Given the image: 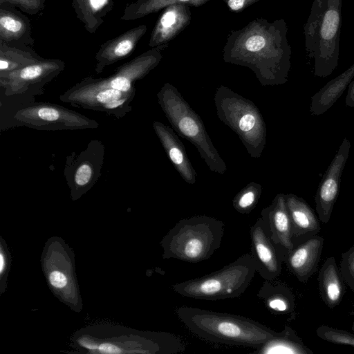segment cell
I'll list each match as a JSON object with an SVG mask.
<instances>
[{
    "mask_svg": "<svg viewBox=\"0 0 354 354\" xmlns=\"http://www.w3.org/2000/svg\"><path fill=\"white\" fill-rule=\"evenodd\" d=\"M283 19L269 21L256 18L227 37L223 50L225 63L247 67L262 86H276L288 81L291 48Z\"/></svg>",
    "mask_w": 354,
    "mask_h": 354,
    "instance_id": "obj_1",
    "label": "cell"
},
{
    "mask_svg": "<svg viewBox=\"0 0 354 354\" xmlns=\"http://www.w3.org/2000/svg\"><path fill=\"white\" fill-rule=\"evenodd\" d=\"M176 314L194 335L217 344L257 348L280 334L257 321L238 315L188 306L177 308Z\"/></svg>",
    "mask_w": 354,
    "mask_h": 354,
    "instance_id": "obj_2",
    "label": "cell"
},
{
    "mask_svg": "<svg viewBox=\"0 0 354 354\" xmlns=\"http://www.w3.org/2000/svg\"><path fill=\"white\" fill-rule=\"evenodd\" d=\"M342 0H314L304 26L305 50L316 77L329 76L338 65Z\"/></svg>",
    "mask_w": 354,
    "mask_h": 354,
    "instance_id": "obj_3",
    "label": "cell"
},
{
    "mask_svg": "<svg viewBox=\"0 0 354 354\" xmlns=\"http://www.w3.org/2000/svg\"><path fill=\"white\" fill-rule=\"evenodd\" d=\"M224 227L222 221L205 215L181 219L162 239V257L189 263L207 260L220 248Z\"/></svg>",
    "mask_w": 354,
    "mask_h": 354,
    "instance_id": "obj_4",
    "label": "cell"
},
{
    "mask_svg": "<svg viewBox=\"0 0 354 354\" xmlns=\"http://www.w3.org/2000/svg\"><path fill=\"white\" fill-rule=\"evenodd\" d=\"M158 103L174 130L197 149L209 170L223 174L227 166L214 146L201 118L170 83L157 93Z\"/></svg>",
    "mask_w": 354,
    "mask_h": 354,
    "instance_id": "obj_5",
    "label": "cell"
},
{
    "mask_svg": "<svg viewBox=\"0 0 354 354\" xmlns=\"http://www.w3.org/2000/svg\"><path fill=\"white\" fill-rule=\"evenodd\" d=\"M214 101L218 119L239 136L252 158H260L266 147L267 131L258 107L223 85L216 89Z\"/></svg>",
    "mask_w": 354,
    "mask_h": 354,
    "instance_id": "obj_6",
    "label": "cell"
},
{
    "mask_svg": "<svg viewBox=\"0 0 354 354\" xmlns=\"http://www.w3.org/2000/svg\"><path fill=\"white\" fill-rule=\"evenodd\" d=\"M257 272L256 263L250 253L210 274L175 283L178 294L196 299L216 301L239 297L244 293Z\"/></svg>",
    "mask_w": 354,
    "mask_h": 354,
    "instance_id": "obj_7",
    "label": "cell"
},
{
    "mask_svg": "<svg viewBox=\"0 0 354 354\" xmlns=\"http://www.w3.org/2000/svg\"><path fill=\"white\" fill-rule=\"evenodd\" d=\"M12 124L41 131L95 129L99 123L75 111L47 102H32L17 110Z\"/></svg>",
    "mask_w": 354,
    "mask_h": 354,
    "instance_id": "obj_8",
    "label": "cell"
},
{
    "mask_svg": "<svg viewBox=\"0 0 354 354\" xmlns=\"http://www.w3.org/2000/svg\"><path fill=\"white\" fill-rule=\"evenodd\" d=\"M65 68V62L59 59H44L19 70L0 74V87L6 97H19L28 103L35 96L44 93V87Z\"/></svg>",
    "mask_w": 354,
    "mask_h": 354,
    "instance_id": "obj_9",
    "label": "cell"
},
{
    "mask_svg": "<svg viewBox=\"0 0 354 354\" xmlns=\"http://www.w3.org/2000/svg\"><path fill=\"white\" fill-rule=\"evenodd\" d=\"M169 44L158 46L142 53L118 66L106 77L88 76L75 85L88 88H113L122 92H136L135 83L155 68L162 58V51Z\"/></svg>",
    "mask_w": 354,
    "mask_h": 354,
    "instance_id": "obj_10",
    "label": "cell"
},
{
    "mask_svg": "<svg viewBox=\"0 0 354 354\" xmlns=\"http://www.w3.org/2000/svg\"><path fill=\"white\" fill-rule=\"evenodd\" d=\"M105 146L99 140H92L79 153L66 157L64 176L70 187L71 197L78 198L99 180L104 164Z\"/></svg>",
    "mask_w": 354,
    "mask_h": 354,
    "instance_id": "obj_11",
    "label": "cell"
},
{
    "mask_svg": "<svg viewBox=\"0 0 354 354\" xmlns=\"http://www.w3.org/2000/svg\"><path fill=\"white\" fill-rule=\"evenodd\" d=\"M136 92H122L113 88H88L73 86L59 100L72 106L103 113L121 119L132 110L131 103Z\"/></svg>",
    "mask_w": 354,
    "mask_h": 354,
    "instance_id": "obj_12",
    "label": "cell"
},
{
    "mask_svg": "<svg viewBox=\"0 0 354 354\" xmlns=\"http://www.w3.org/2000/svg\"><path fill=\"white\" fill-rule=\"evenodd\" d=\"M350 141L344 138L322 178L315 197L319 219L327 223L337 199L342 171L348 158Z\"/></svg>",
    "mask_w": 354,
    "mask_h": 354,
    "instance_id": "obj_13",
    "label": "cell"
},
{
    "mask_svg": "<svg viewBox=\"0 0 354 354\" xmlns=\"http://www.w3.org/2000/svg\"><path fill=\"white\" fill-rule=\"evenodd\" d=\"M250 234L257 272L264 280L276 279L281 272L283 260L261 217L250 227Z\"/></svg>",
    "mask_w": 354,
    "mask_h": 354,
    "instance_id": "obj_14",
    "label": "cell"
},
{
    "mask_svg": "<svg viewBox=\"0 0 354 354\" xmlns=\"http://www.w3.org/2000/svg\"><path fill=\"white\" fill-rule=\"evenodd\" d=\"M261 218L283 261L294 247L292 224L285 194L276 195L271 204L262 209Z\"/></svg>",
    "mask_w": 354,
    "mask_h": 354,
    "instance_id": "obj_15",
    "label": "cell"
},
{
    "mask_svg": "<svg viewBox=\"0 0 354 354\" xmlns=\"http://www.w3.org/2000/svg\"><path fill=\"white\" fill-rule=\"evenodd\" d=\"M190 6L177 3L165 8L151 31L148 45L151 48L168 44L191 23Z\"/></svg>",
    "mask_w": 354,
    "mask_h": 354,
    "instance_id": "obj_16",
    "label": "cell"
},
{
    "mask_svg": "<svg viewBox=\"0 0 354 354\" xmlns=\"http://www.w3.org/2000/svg\"><path fill=\"white\" fill-rule=\"evenodd\" d=\"M324 246V238L311 235L303 243L295 245L285 257L289 271L301 283H306L317 271Z\"/></svg>",
    "mask_w": 354,
    "mask_h": 354,
    "instance_id": "obj_17",
    "label": "cell"
},
{
    "mask_svg": "<svg viewBox=\"0 0 354 354\" xmlns=\"http://www.w3.org/2000/svg\"><path fill=\"white\" fill-rule=\"evenodd\" d=\"M147 30V26L141 24L102 44L95 56V73L130 56Z\"/></svg>",
    "mask_w": 354,
    "mask_h": 354,
    "instance_id": "obj_18",
    "label": "cell"
},
{
    "mask_svg": "<svg viewBox=\"0 0 354 354\" xmlns=\"http://www.w3.org/2000/svg\"><path fill=\"white\" fill-rule=\"evenodd\" d=\"M152 127L174 168L186 183L194 184L196 172L188 158L184 145L174 130L159 121H153Z\"/></svg>",
    "mask_w": 354,
    "mask_h": 354,
    "instance_id": "obj_19",
    "label": "cell"
},
{
    "mask_svg": "<svg viewBox=\"0 0 354 354\" xmlns=\"http://www.w3.org/2000/svg\"><path fill=\"white\" fill-rule=\"evenodd\" d=\"M30 19L20 9L8 3H0V41L33 46Z\"/></svg>",
    "mask_w": 354,
    "mask_h": 354,
    "instance_id": "obj_20",
    "label": "cell"
},
{
    "mask_svg": "<svg viewBox=\"0 0 354 354\" xmlns=\"http://www.w3.org/2000/svg\"><path fill=\"white\" fill-rule=\"evenodd\" d=\"M317 281L322 300L333 310L341 303L346 292L345 282L334 257L325 260L319 271Z\"/></svg>",
    "mask_w": 354,
    "mask_h": 354,
    "instance_id": "obj_21",
    "label": "cell"
},
{
    "mask_svg": "<svg viewBox=\"0 0 354 354\" xmlns=\"http://www.w3.org/2000/svg\"><path fill=\"white\" fill-rule=\"evenodd\" d=\"M293 238L317 234L321 230L319 219L312 207L302 198L293 194H285Z\"/></svg>",
    "mask_w": 354,
    "mask_h": 354,
    "instance_id": "obj_22",
    "label": "cell"
},
{
    "mask_svg": "<svg viewBox=\"0 0 354 354\" xmlns=\"http://www.w3.org/2000/svg\"><path fill=\"white\" fill-rule=\"evenodd\" d=\"M353 77L354 64L313 95L310 99V113L312 115H319L331 108Z\"/></svg>",
    "mask_w": 354,
    "mask_h": 354,
    "instance_id": "obj_23",
    "label": "cell"
},
{
    "mask_svg": "<svg viewBox=\"0 0 354 354\" xmlns=\"http://www.w3.org/2000/svg\"><path fill=\"white\" fill-rule=\"evenodd\" d=\"M272 280H265L257 296L272 313L288 315L295 310V297L291 290L284 283Z\"/></svg>",
    "mask_w": 354,
    "mask_h": 354,
    "instance_id": "obj_24",
    "label": "cell"
},
{
    "mask_svg": "<svg viewBox=\"0 0 354 354\" xmlns=\"http://www.w3.org/2000/svg\"><path fill=\"white\" fill-rule=\"evenodd\" d=\"M44 59L33 46L0 41V74L19 70Z\"/></svg>",
    "mask_w": 354,
    "mask_h": 354,
    "instance_id": "obj_25",
    "label": "cell"
},
{
    "mask_svg": "<svg viewBox=\"0 0 354 354\" xmlns=\"http://www.w3.org/2000/svg\"><path fill=\"white\" fill-rule=\"evenodd\" d=\"M114 0H73L77 18L91 34L95 33L112 10Z\"/></svg>",
    "mask_w": 354,
    "mask_h": 354,
    "instance_id": "obj_26",
    "label": "cell"
},
{
    "mask_svg": "<svg viewBox=\"0 0 354 354\" xmlns=\"http://www.w3.org/2000/svg\"><path fill=\"white\" fill-rule=\"evenodd\" d=\"M257 354H313L296 332L286 326L280 334L266 341L254 352Z\"/></svg>",
    "mask_w": 354,
    "mask_h": 354,
    "instance_id": "obj_27",
    "label": "cell"
},
{
    "mask_svg": "<svg viewBox=\"0 0 354 354\" xmlns=\"http://www.w3.org/2000/svg\"><path fill=\"white\" fill-rule=\"evenodd\" d=\"M211 0H135L128 3L122 15V21H133L161 11L168 6L183 3L190 6L199 7Z\"/></svg>",
    "mask_w": 354,
    "mask_h": 354,
    "instance_id": "obj_28",
    "label": "cell"
},
{
    "mask_svg": "<svg viewBox=\"0 0 354 354\" xmlns=\"http://www.w3.org/2000/svg\"><path fill=\"white\" fill-rule=\"evenodd\" d=\"M261 192L262 187L260 184L250 183L234 197V208L242 214L250 213L257 205Z\"/></svg>",
    "mask_w": 354,
    "mask_h": 354,
    "instance_id": "obj_29",
    "label": "cell"
},
{
    "mask_svg": "<svg viewBox=\"0 0 354 354\" xmlns=\"http://www.w3.org/2000/svg\"><path fill=\"white\" fill-rule=\"evenodd\" d=\"M316 334L320 339L328 342L354 347L353 333L322 325L316 329Z\"/></svg>",
    "mask_w": 354,
    "mask_h": 354,
    "instance_id": "obj_30",
    "label": "cell"
},
{
    "mask_svg": "<svg viewBox=\"0 0 354 354\" xmlns=\"http://www.w3.org/2000/svg\"><path fill=\"white\" fill-rule=\"evenodd\" d=\"M339 270L345 283L354 292V245L342 254Z\"/></svg>",
    "mask_w": 354,
    "mask_h": 354,
    "instance_id": "obj_31",
    "label": "cell"
},
{
    "mask_svg": "<svg viewBox=\"0 0 354 354\" xmlns=\"http://www.w3.org/2000/svg\"><path fill=\"white\" fill-rule=\"evenodd\" d=\"M2 3L13 5L30 15L41 12L46 6V0H0Z\"/></svg>",
    "mask_w": 354,
    "mask_h": 354,
    "instance_id": "obj_32",
    "label": "cell"
},
{
    "mask_svg": "<svg viewBox=\"0 0 354 354\" xmlns=\"http://www.w3.org/2000/svg\"><path fill=\"white\" fill-rule=\"evenodd\" d=\"M260 0H223L229 10L234 12H241Z\"/></svg>",
    "mask_w": 354,
    "mask_h": 354,
    "instance_id": "obj_33",
    "label": "cell"
},
{
    "mask_svg": "<svg viewBox=\"0 0 354 354\" xmlns=\"http://www.w3.org/2000/svg\"><path fill=\"white\" fill-rule=\"evenodd\" d=\"M49 281L53 287L62 288L67 284V277L59 271H53L49 274Z\"/></svg>",
    "mask_w": 354,
    "mask_h": 354,
    "instance_id": "obj_34",
    "label": "cell"
},
{
    "mask_svg": "<svg viewBox=\"0 0 354 354\" xmlns=\"http://www.w3.org/2000/svg\"><path fill=\"white\" fill-rule=\"evenodd\" d=\"M97 351L102 353H121L122 351L111 343H102L98 345Z\"/></svg>",
    "mask_w": 354,
    "mask_h": 354,
    "instance_id": "obj_35",
    "label": "cell"
},
{
    "mask_svg": "<svg viewBox=\"0 0 354 354\" xmlns=\"http://www.w3.org/2000/svg\"><path fill=\"white\" fill-rule=\"evenodd\" d=\"M345 104L346 106L354 107V80H352L348 85Z\"/></svg>",
    "mask_w": 354,
    "mask_h": 354,
    "instance_id": "obj_36",
    "label": "cell"
},
{
    "mask_svg": "<svg viewBox=\"0 0 354 354\" xmlns=\"http://www.w3.org/2000/svg\"><path fill=\"white\" fill-rule=\"evenodd\" d=\"M6 257L4 254L1 252L0 254V272L2 274L6 268Z\"/></svg>",
    "mask_w": 354,
    "mask_h": 354,
    "instance_id": "obj_37",
    "label": "cell"
},
{
    "mask_svg": "<svg viewBox=\"0 0 354 354\" xmlns=\"http://www.w3.org/2000/svg\"><path fill=\"white\" fill-rule=\"evenodd\" d=\"M350 315L351 316H353L354 317V309H353L350 313H349ZM351 329L353 330V333H354V319H353V324H352V327H351Z\"/></svg>",
    "mask_w": 354,
    "mask_h": 354,
    "instance_id": "obj_38",
    "label": "cell"
}]
</instances>
